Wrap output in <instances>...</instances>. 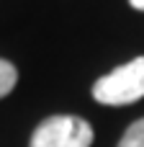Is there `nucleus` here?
<instances>
[{
	"label": "nucleus",
	"instance_id": "3",
	"mask_svg": "<svg viewBox=\"0 0 144 147\" xmlns=\"http://www.w3.org/2000/svg\"><path fill=\"white\" fill-rule=\"evenodd\" d=\"M18 83V70L8 62V59H0V98H5Z\"/></svg>",
	"mask_w": 144,
	"mask_h": 147
},
{
	"label": "nucleus",
	"instance_id": "5",
	"mask_svg": "<svg viewBox=\"0 0 144 147\" xmlns=\"http://www.w3.org/2000/svg\"><path fill=\"white\" fill-rule=\"evenodd\" d=\"M131 3V8H137V10H144V0H129Z\"/></svg>",
	"mask_w": 144,
	"mask_h": 147
},
{
	"label": "nucleus",
	"instance_id": "2",
	"mask_svg": "<svg viewBox=\"0 0 144 147\" xmlns=\"http://www.w3.org/2000/svg\"><path fill=\"white\" fill-rule=\"evenodd\" d=\"M93 145V127L80 116H49L44 119L33 134L31 147H90Z\"/></svg>",
	"mask_w": 144,
	"mask_h": 147
},
{
	"label": "nucleus",
	"instance_id": "1",
	"mask_svg": "<svg viewBox=\"0 0 144 147\" xmlns=\"http://www.w3.org/2000/svg\"><path fill=\"white\" fill-rule=\"evenodd\" d=\"M93 98L103 106H129L144 98V57H137L93 85Z\"/></svg>",
	"mask_w": 144,
	"mask_h": 147
},
{
	"label": "nucleus",
	"instance_id": "4",
	"mask_svg": "<svg viewBox=\"0 0 144 147\" xmlns=\"http://www.w3.org/2000/svg\"><path fill=\"white\" fill-rule=\"evenodd\" d=\"M119 147H144V119H137L121 137Z\"/></svg>",
	"mask_w": 144,
	"mask_h": 147
}]
</instances>
